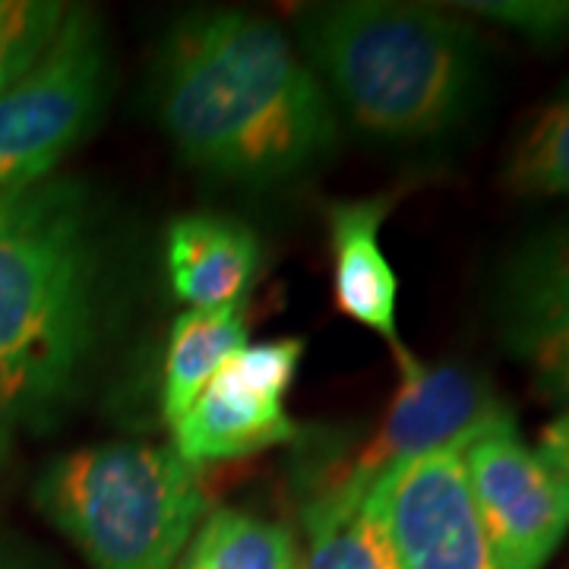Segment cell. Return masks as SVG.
<instances>
[{
    "label": "cell",
    "mask_w": 569,
    "mask_h": 569,
    "mask_svg": "<svg viewBox=\"0 0 569 569\" xmlns=\"http://www.w3.org/2000/svg\"><path fill=\"white\" fill-rule=\"evenodd\" d=\"M301 358V339H272L257 346L247 342L224 361L200 399L171 427V447L187 462L206 466L295 440L298 425L284 408V396L295 383Z\"/></svg>",
    "instance_id": "ba28073f"
},
{
    "label": "cell",
    "mask_w": 569,
    "mask_h": 569,
    "mask_svg": "<svg viewBox=\"0 0 569 569\" xmlns=\"http://www.w3.org/2000/svg\"><path fill=\"white\" fill-rule=\"evenodd\" d=\"M32 500L92 569H174L209 516L203 466L171 443H96L51 459Z\"/></svg>",
    "instance_id": "277c9868"
},
{
    "label": "cell",
    "mask_w": 569,
    "mask_h": 569,
    "mask_svg": "<svg viewBox=\"0 0 569 569\" xmlns=\"http://www.w3.org/2000/svg\"><path fill=\"white\" fill-rule=\"evenodd\" d=\"M538 452L563 475V481L569 485V411H563L560 418H553L541 430V449Z\"/></svg>",
    "instance_id": "d6986e66"
},
{
    "label": "cell",
    "mask_w": 569,
    "mask_h": 569,
    "mask_svg": "<svg viewBox=\"0 0 569 569\" xmlns=\"http://www.w3.org/2000/svg\"><path fill=\"white\" fill-rule=\"evenodd\" d=\"M174 569H301L295 535L244 509H212Z\"/></svg>",
    "instance_id": "9a60e30c"
},
{
    "label": "cell",
    "mask_w": 569,
    "mask_h": 569,
    "mask_svg": "<svg viewBox=\"0 0 569 569\" xmlns=\"http://www.w3.org/2000/svg\"><path fill=\"white\" fill-rule=\"evenodd\" d=\"M149 99L183 162L247 187L295 181L339 146V111L260 13L190 10L159 41Z\"/></svg>",
    "instance_id": "6da1fadb"
},
{
    "label": "cell",
    "mask_w": 569,
    "mask_h": 569,
    "mask_svg": "<svg viewBox=\"0 0 569 569\" xmlns=\"http://www.w3.org/2000/svg\"><path fill=\"white\" fill-rule=\"evenodd\" d=\"M503 183L516 197H569V82L519 130L503 162Z\"/></svg>",
    "instance_id": "2e32d148"
},
{
    "label": "cell",
    "mask_w": 569,
    "mask_h": 569,
    "mask_svg": "<svg viewBox=\"0 0 569 569\" xmlns=\"http://www.w3.org/2000/svg\"><path fill=\"white\" fill-rule=\"evenodd\" d=\"M452 10L507 26L538 48L569 44V0H466Z\"/></svg>",
    "instance_id": "ac0fdd59"
},
{
    "label": "cell",
    "mask_w": 569,
    "mask_h": 569,
    "mask_svg": "<svg viewBox=\"0 0 569 569\" xmlns=\"http://www.w3.org/2000/svg\"><path fill=\"white\" fill-rule=\"evenodd\" d=\"M291 22L336 111L370 140L411 146L447 137L485 96V44L440 7L336 0L298 7Z\"/></svg>",
    "instance_id": "7a4b0ae2"
},
{
    "label": "cell",
    "mask_w": 569,
    "mask_h": 569,
    "mask_svg": "<svg viewBox=\"0 0 569 569\" xmlns=\"http://www.w3.org/2000/svg\"><path fill=\"white\" fill-rule=\"evenodd\" d=\"M392 197L339 200L326 209V238L332 257V301L351 323L377 332L392 355H406L399 336V279L380 247Z\"/></svg>",
    "instance_id": "8fae6325"
},
{
    "label": "cell",
    "mask_w": 569,
    "mask_h": 569,
    "mask_svg": "<svg viewBox=\"0 0 569 569\" xmlns=\"http://www.w3.org/2000/svg\"><path fill=\"white\" fill-rule=\"evenodd\" d=\"M399 389L383 425L346 468L373 485L383 471L437 449L466 447L471 437L512 418L507 402L481 370L466 365H425L399 355Z\"/></svg>",
    "instance_id": "9c48e42d"
},
{
    "label": "cell",
    "mask_w": 569,
    "mask_h": 569,
    "mask_svg": "<svg viewBox=\"0 0 569 569\" xmlns=\"http://www.w3.org/2000/svg\"><path fill=\"white\" fill-rule=\"evenodd\" d=\"M367 497L402 569H500L471 500L462 447L392 466Z\"/></svg>",
    "instance_id": "52a82bcc"
},
{
    "label": "cell",
    "mask_w": 569,
    "mask_h": 569,
    "mask_svg": "<svg viewBox=\"0 0 569 569\" xmlns=\"http://www.w3.org/2000/svg\"><path fill=\"white\" fill-rule=\"evenodd\" d=\"M247 346L244 307H187L171 326L162 361V415L174 427L224 361Z\"/></svg>",
    "instance_id": "5bb4252c"
},
{
    "label": "cell",
    "mask_w": 569,
    "mask_h": 569,
    "mask_svg": "<svg viewBox=\"0 0 569 569\" xmlns=\"http://www.w3.org/2000/svg\"><path fill=\"white\" fill-rule=\"evenodd\" d=\"M67 10L54 0H0V92L39 61Z\"/></svg>",
    "instance_id": "e0dca14e"
},
{
    "label": "cell",
    "mask_w": 569,
    "mask_h": 569,
    "mask_svg": "<svg viewBox=\"0 0 569 569\" xmlns=\"http://www.w3.org/2000/svg\"><path fill=\"white\" fill-rule=\"evenodd\" d=\"M10 418L3 415V408H0V462H3V456H7V447H10Z\"/></svg>",
    "instance_id": "ffe728a7"
},
{
    "label": "cell",
    "mask_w": 569,
    "mask_h": 569,
    "mask_svg": "<svg viewBox=\"0 0 569 569\" xmlns=\"http://www.w3.org/2000/svg\"><path fill=\"white\" fill-rule=\"evenodd\" d=\"M99 329V234L77 181L0 203V408L41 427L80 389Z\"/></svg>",
    "instance_id": "3957f363"
},
{
    "label": "cell",
    "mask_w": 569,
    "mask_h": 569,
    "mask_svg": "<svg viewBox=\"0 0 569 569\" xmlns=\"http://www.w3.org/2000/svg\"><path fill=\"white\" fill-rule=\"evenodd\" d=\"M468 488L500 569H545L569 535V485L516 430L493 425L462 447Z\"/></svg>",
    "instance_id": "8992f818"
},
{
    "label": "cell",
    "mask_w": 569,
    "mask_h": 569,
    "mask_svg": "<svg viewBox=\"0 0 569 569\" xmlns=\"http://www.w3.org/2000/svg\"><path fill=\"white\" fill-rule=\"evenodd\" d=\"M370 488L342 468L307 500L305 569H402L377 509L370 507Z\"/></svg>",
    "instance_id": "4fadbf2b"
},
{
    "label": "cell",
    "mask_w": 569,
    "mask_h": 569,
    "mask_svg": "<svg viewBox=\"0 0 569 569\" xmlns=\"http://www.w3.org/2000/svg\"><path fill=\"white\" fill-rule=\"evenodd\" d=\"M111 96V44L89 7H70L58 36L0 92V203L48 181L102 118Z\"/></svg>",
    "instance_id": "5b68a950"
},
{
    "label": "cell",
    "mask_w": 569,
    "mask_h": 569,
    "mask_svg": "<svg viewBox=\"0 0 569 569\" xmlns=\"http://www.w3.org/2000/svg\"><path fill=\"white\" fill-rule=\"evenodd\" d=\"M503 348L529 370L545 402H569V222L550 224L509 253L493 284Z\"/></svg>",
    "instance_id": "30bf717a"
},
{
    "label": "cell",
    "mask_w": 569,
    "mask_h": 569,
    "mask_svg": "<svg viewBox=\"0 0 569 569\" xmlns=\"http://www.w3.org/2000/svg\"><path fill=\"white\" fill-rule=\"evenodd\" d=\"M260 263V238L222 212H187L164 228V272L187 307L241 305Z\"/></svg>",
    "instance_id": "7c38bea8"
},
{
    "label": "cell",
    "mask_w": 569,
    "mask_h": 569,
    "mask_svg": "<svg viewBox=\"0 0 569 569\" xmlns=\"http://www.w3.org/2000/svg\"><path fill=\"white\" fill-rule=\"evenodd\" d=\"M0 569H22L20 563H13V557H10V553H3V550H0Z\"/></svg>",
    "instance_id": "44dd1931"
}]
</instances>
